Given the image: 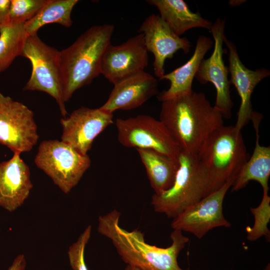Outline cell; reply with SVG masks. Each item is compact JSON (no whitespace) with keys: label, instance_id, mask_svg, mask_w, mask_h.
Wrapping results in <instances>:
<instances>
[{"label":"cell","instance_id":"cell-26","mask_svg":"<svg viewBox=\"0 0 270 270\" xmlns=\"http://www.w3.org/2000/svg\"><path fill=\"white\" fill-rule=\"evenodd\" d=\"M92 226H88L68 252L70 264L73 270H88L84 259V250L91 235Z\"/></svg>","mask_w":270,"mask_h":270},{"label":"cell","instance_id":"cell-28","mask_svg":"<svg viewBox=\"0 0 270 270\" xmlns=\"http://www.w3.org/2000/svg\"><path fill=\"white\" fill-rule=\"evenodd\" d=\"M26 266V260L24 255L17 256L8 270H24Z\"/></svg>","mask_w":270,"mask_h":270},{"label":"cell","instance_id":"cell-11","mask_svg":"<svg viewBox=\"0 0 270 270\" xmlns=\"http://www.w3.org/2000/svg\"><path fill=\"white\" fill-rule=\"evenodd\" d=\"M234 181H228L220 189L184 210L173 218L172 228L190 232L201 239L214 228L231 226V224L224 216L222 205Z\"/></svg>","mask_w":270,"mask_h":270},{"label":"cell","instance_id":"cell-13","mask_svg":"<svg viewBox=\"0 0 270 270\" xmlns=\"http://www.w3.org/2000/svg\"><path fill=\"white\" fill-rule=\"evenodd\" d=\"M113 122L112 114L81 106L61 118V140L86 155L94 139Z\"/></svg>","mask_w":270,"mask_h":270},{"label":"cell","instance_id":"cell-15","mask_svg":"<svg viewBox=\"0 0 270 270\" xmlns=\"http://www.w3.org/2000/svg\"><path fill=\"white\" fill-rule=\"evenodd\" d=\"M224 43L228 50V72L230 83L236 89L240 98V104L234 127L238 130L251 120L252 113L251 96L256 86L263 79L270 76V71L266 68L252 70L246 68L241 61L236 46L225 36Z\"/></svg>","mask_w":270,"mask_h":270},{"label":"cell","instance_id":"cell-20","mask_svg":"<svg viewBox=\"0 0 270 270\" xmlns=\"http://www.w3.org/2000/svg\"><path fill=\"white\" fill-rule=\"evenodd\" d=\"M156 6L160 16L176 35L180 36L187 30L196 28L209 31L212 24L198 12H194L183 0H148Z\"/></svg>","mask_w":270,"mask_h":270},{"label":"cell","instance_id":"cell-10","mask_svg":"<svg viewBox=\"0 0 270 270\" xmlns=\"http://www.w3.org/2000/svg\"><path fill=\"white\" fill-rule=\"evenodd\" d=\"M225 20L218 18L212 24L210 32L214 39V50L211 56L204 59L194 78L200 83L211 82L216 90L214 106L222 115L230 119L232 114L233 103L230 95V82L228 79V67L223 59L222 46L224 34Z\"/></svg>","mask_w":270,"mask_h":270},{"label":"cell","instance_id":"cell-7","mask_svg":"<svg viewBox=\"0 0 270 270\" xmlns=\"http://www.w3.org/2000/svg\"><path fill=\"white\" fill-rule=\"evenodd\" d=\"M34 162L66 194L78 184L91 164L88 154L83 155L58 140L42 142Z\"/></svg>","mask_w":270,"mask_h":270},{"label":"cell","instance_id":"cell-3","mask_svg":"<svg viewBox=\"0 0 270 270\" xmlns=\"http://www.w3.org/2000/svg\"><path fill=\"white\" fill-rule=\"evenodd\" d=\"M196 156L207 196L234 180L250 158L241 131L224 125L210 134Z\"/></svg>","mask_w":270,"mask_h":270},{"label":"cell","instance_id":"cell-22","mask_svg":"<svg viewBox=\"0 0 270 270\" xmlns=\"http://www.w3.org/2000/svg\"><path fill=\"white\" fill-rule=\"evenodd\" d=\"M78 0H48L38 14L24 24L28 36L36 34L46 24H58L69 28L72 24L71 14Z\"/></svg>","mask_w":270,"mask_h":270},{"label":"cell","instance_id":"cell-25","mask_svg":"<svg viewBox=\"0 0 270 270\" xmlns=\"http://www.w3.org/2000/svg\"><path fill=\"white\" fill-rule=\"evenodd\" d=\"M48 0H10L6 24H24L32 18Z\"/></svg>","mask_w":270,"mask_h":270},{"label":"cell","instance_id":"cell-6","mask_svg":"<svg viewBox=\"0 0 270 270\" xmlns=\"http://www.w3.org/2000/svg\"><path fill=\"white\" fill-rule=\"evenodd\" d=\"M21 56L31 62V76L25 90L47 93L56 101L63 118L68 114L64 99L60 51L44 43L38 34L28 36Z\"/></svg>","mask_w":270,"mask_h":270},{"label":"cell","instance_id":"cell-4","mask_svg":"<svg viewBox=\"0 0 270 270\" xmlns=\"http://www.w3.org/2000/svg\"><path fill=\"white\" fill-rule=\"evenodd\" d=\"M114 30L111 24L94 26L70 46L60 51L64 99L68 101L78 89L100 74L103 54Z\"/></svg>","mask_w":270,"mask_h":270},{"label":"cell","instance_id":"cell-12","mask_svg":"<svg viewBox=\"0 0 270 270\" xmlns=\"http://www.w3.org/2000/svg\"><path fill=\"white\" fill-rule=\"evenodd\" d=\"M148 63V51L140 33L120 44L108 46L102 58L100 74L114 85L144 72Z\"/></svg>","mask_w":270,"mask_h":270},{"label":"cell","instance_id":"cell-17","mask_svg":"<svg viewBox=\"0 0 270 270\" xmlns=\"http://www.w3.org/2000/svg\"><path fill=\"white\" fill-rule=\"evenodd\" d=\"M158 94V80L144 71L114 84L108 100L99 108L110 114L118 110H130Z\"/></svg>","mask_w":270,"mask_h":270},{"label":"cell","instance_id":"cell-9","mask_svg":"<svg viewBox=\"0 0 270 270\" xmlns=\"http://www.w3.org/2000/svg\"><path fill=\"white\" fill-rule=\"evenodd\" d=\"M38 138L33 112L0 92V144L21 154L30 151Z\"/></svg>","mask_w":270,"mask_h":270},{"label":"cell","instance_id":"cell-5","mask_svg":"<svg viewBox=\"0 0 270 270\" xmlns=\"http://www.w3.org/2000/svg\"><path fill=\"white\" fill-rule=\"evenodd\" d=\"M178 160L179 168L173 184L162 193L154 194L151 200L156 212L173 218L206 196L196 154L181 151Z\"/></svg>","mask_w":270,"mask_h":270},{"label":"cell","instance_id":"cell-18","mask_svg":"<svg viewBox=\"0 0 270 270\" xmlns=\"http://www.w3.org/2000/svg\"><path fill=\"white\" fill-rule=\"evenodd\" d=\"M214 45L212 40L203 35L200 36L196 42L194 52L183 65L171 72L164 74L162 80L170 81L169 88L158 94L161 102L178 96L192 92L194 78L206 52Z\"/></svg>","mask_w":270,"mask_h":270},{"label":"cell","instance_id":"cell-24","mask_svg":"<svg viewBox=\"0 0 270 270\" xmlns=\"http://www.w3.org/2000/svg\"><path fill=\"white\" fill-rule=\"evenodd\" d=\"M268 192V190H263L262 198L259 206L250 208L254 222L252 228L247 226L246 228L247 239L249 241H255L262 236L270 240V232L268 226L270 220V196Z\"/></svg>","mask_w":270,"mask_h":270},{"label":"cell","instance_id":"cell-23","mask_svg":"<svg viewBox=\"0 0 270 270\" xmlns=\"http://www.w3.org/2000/svg\"><path fill=\"white\" fill-rule=\"evenodd\" d=\"M28 36L24 24H6L0 26V73L22 55Z\"/></svg>","mask_w":270,"mask_h":270},{"label":"cell","instance_id":"cell-2","mask_svg":"<svg viewBox=\"0 0 270 270\" xmlns=\"http://www.w3.org/2000/svg\"><path fill=\"white\" fill-rule=\"evenodd\" d=\"M222 114L204 94L192 92L162 102L160 120L181 151L196 154L215 130L224 125Z\"/></svg>","mask_w":270,"mask_h":270},{"label":"cell","instance_id":"cell-30","mask_svg":"<svg viewBox=\"0 0 270 270\" xmlns=\"http://www.w3.org/2000/svg\"><path fill=\"white\" fill-rule=\"evenodd\" d=\"M270 270V264H268L266 266V268H264V270Z\"/></svg>","mask_w":270,"mask_h":270},{"label":"cell","instance_id":"cell-14","mask_svg":"<svg viewBox=\"0 0 270 270\" xmlns=\"http://www.w3.org/2000/svg\"><path fill=\"white\" fill-rule=\"evenodd\" d=\"M142 34L146 47L154 56V74L162 80L164 75V63L172 58L179 50L189 52L190 42L186 38H181L174 33L159 15L152 14L146 18L138 30Z\"/></svg>","mask_w":270,"mask_h":270},{"label":"cell","instance_id":"cell-19","mask_svg":"<svg viewBox=\"0 0 270 270\" xmlns=\"http://www.w3.org/2000/svg\"><path fill=\"white\" fill-rule=\"evenodd\" d=\"M262 115L254 111L251 120L256 134L255 147L252 156L244 164L231 186L232 192L244 188L250 180L260 183L263 190H269L270 176V146H261L259 142V126Z\"/></svg>","mask_w":270,"mask_h":270},{"label":"cell","instance_id":"cell-27","mask_svg":"<svg viewBox=\"0 0 270 270\" xmlns=\"http://www.w3.org/2000/svg\"><path fill=\"white\" fill-rule=\"evenodd\" d=\"M10 0H0V26L6 24Z\"/></svg>","mask_w":270,"mask_h":270},{"label":"cell","instance_id":"cell-21","mask_svg":"<svg viewBox=\"0 0 270 270\" xmlns=\"http://www.w3.org/2000/svg\"><path fill=\"white\" fill-rule=\"evenodd\" d=\"M136 149L154 194L169 189L174 182L179 168L178 160L152 150Z\"/></svg>","mask_w":270,"mask_h":270},{"label":"cell","instance_id":"cell-29","mask_svg":"<svg viewBox=\"0 0 270 270\" xmlns=\"http://www.w3.org/2000/svg\"><path fill=\"white\" fill-rule=\"evenodd\" d=\"M124 270H140L138 268L130 266H129L128 265L126 268H125Z\"/></svg>","mask_w":270,"mask_h":270},{"label":"cell","instance_id":"cell-16","mask_svg":"<svg viewBox=\"0 0 270 270\" xmlns=\"http://www.w3.org/2000/svg\"><path fill=\"white\" fill-rule=\"evenodd\" d=\"M20 154L14 152L0 162V206L10 212L24 203L33 188L30 168Z\"/></svg>","mask_w":270,"mask_h":270},{"label":"cell","instance_id":"cell-8","mask_svg":"<svg viewBox=\"0 0 270 270\" xmlns=\"http://www.w3.org/2000/svg\"><path fill=\"white\" fill-rule=\"evenodd\" d=\"M118 139L124 146L152 150L178 160L181 149L163 123L146 114L116 121Z\"/></svg>","mask_w":270,"mask_h":270},{"label":"cell","instance_id":"cell-1","mask_svg":"<svg viewBox=\"0 0 270 270\" xmlns=\"http://www.w3.org/2000/svg\"><path fill=\"white\" fill-rule=\"evenodd\" d=\"M120 212L114 209L98 219V230L109 238L122 260L140 270H190L182 268L177 258L189 241L182 232L174 230L171 245L163 248L146 242L144 233L138 230L128 231L120 227Z\"/></svg>","mask_w":270,"mask_h":270}]
</instances>
